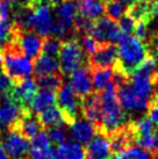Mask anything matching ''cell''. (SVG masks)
Segmentation results:
<instances>
[{
    "label": "cell",
    "mask_w": 158,
    "mask_h": 159,
    "mask_svg": "<svg viewBox=\"0 0 158 159\" xmlns=\"http://www.w3.org/2000/svg\"><path fill=\"white\" fill-rule=\"evenodd\" d=\"M101 108H102V128L99 133L108 137L118 129L124 127L130 120L124 111L116 97V87L110 83L104 91H101Z\"/></svg>",
    "instance_id": "cell-1"
},
{
    "label": "cell",
    "mask_w": 158,
    "mask_h": 159,
    "mask_svg": "<svg viewBox=\"0 0 158 159\" xmlns=\"http://www.w3.org/2000/svg\"><path fill=\"white\" fill-rule=\"evenodd\" d=\"M118 64L113 69L130 77L150 55L149 48L136 36L124 35L118 43Z\"/></svg>",
    "instance_id": "cell-2"
},
{
    "label": "cell",
    "mask_w": 158,
    "mask_h": 159,
    "mask_svg": "<svg viewBox=\"0 0 158 159\" xmlns=\"http://www.w3.org/2000/svg\"><path fill=\"white\" fill-rule=\"evenodd\" d=\"M0 53L2 58V71L15 84L29 78L33 72V62L15 42L7 41Z\"/></svg>",
    "instance_id": "cell-3"
},
{
    "label": "cell",
    "mask_w": 158,
    "mask_h": 159,
    "mask_svg": "<svg viewBox=\"0 0 158 159\" xmlns=\"http://www.w3.org/2000/svg\"><path fill=\"white\" fill-rule=\"evenodd\" d=\"M86 55L79 44L78 40L63 41L61 51L58 55L59 67L63 75H71L75 71L83 67V64L86 62Z\"/></svg>",
    "instance_id": "cell-4"
},
{
    "label": "cell",
    "mask_w": 158,
    "mask_h": 159,
    "mask_svg": "<svg viewBox=\"0 0 158 159\" xmlns=\"http://www.w3.org/2000/svg\"><path fill=\"white\" fill-rule=\"evenodd\" d=\"M56 102L64 116L65 124L71 125L81 113V99L75 93L70 84H64L56 92Z\"/></svg>",
    "instance_id": "cell-5"
},
{
    "label": "cell",
    "mask_w": 158,
    "mask_h": 159,
    "mask_svg": "<svg viewBox=\"0 0 158 159\" xmlns=\"http://www.w3.org/2000/svg\"><path fill=\"white\" fill-rule=\"evenodd\" d=\"M88 34L100 45L118 44L124 36L120 30L118 23L108 16H101L98 20H94Z\"/></svg>",
    "instance_id": "cell-6"
},
{
    "label": "cell",
    "mask_w": 158,
    "mask_h": 159,
    "mask_svg": "<svg viewBox=\"0 0 158 159\" xmlns=\"http://www.w3.org/2000/svg\"><path fill=\"white\" fill-rule=\"evenodd\" d=\"M9 40L15 42L30 61H35L42 53V45H43L44 39L35 31L20 29L13 26Z\"/></svg>",
    "instance_id": "cell-7"
},
{
    "label": "cell",
    "mask_w": 158,
    "mask_h": 159,
    "mask_svg": "<svg viewBox=\"0 0 158 159\" xmlns=\"http://www.w3.org/2000/svg\"><path fill=\"white\" fill-rule=\"evenodd\" d=\"M2 145L9 159H29L30 142L16 129L11 128L2 141Z\"/></svg>",
    "instance_id": "cell-8"
},
{
    "label": "cell",
    "mask_w": 158,
    "mask_h": 159,
    "mask_svg": "<svg viewBox=\"0 0 158 159\" xmlns=\"http://www.w3.org/2000/svg\"><path fill=\"white\" fill-rule=\"evenodd\" d=\"M116 97L126 113L135 114V113H143L145 111H148V108L150 106L149 103L143 101L136 93L134 92L129 80L123 85H120L116 87Z\"/></svg>",
    "instance_id": "cell-9"
},
{
    "label": "cell",
    "mask_w": 158,
    "mask_h": 159,
    "mask_svg": "<svg viewBox=\"0 0 158 159\" xmlns=\"http://www.w3.org/2000/svg\"><path fill=\"white\" fill-rule=\"evenodd\" d=\"M26 111L28 109H25L18 103L12 101L9 94L0 95V131H8L21 119Z\"/></svg>",
    "instance_id": "cell-10"
},
{
    "label": "cell",
    "mask_w": 158,
    "mask_h": 159,
    "mask_svg": "<svg viewBox=\"0 0 158 159\" xmlns=\"http://www.w3.org/2000/svg\"><path fill=\"white\" fill-rule=\"evenodd\" d=\"M118 45L102 44L99 45L97 52L87 59L90 70L97 69H114L118 64Z\"/></svg>",
    "instance_id": "cell-11"
},
{
    "label": "cell",
    "mask_w": 158,
    "mask_h": 159,
    "mask_svg": "<svg viewBox=\"0 0 158 159\" xmlns=\"http://www.w3.org/2000/svg\"><path fill=\"white\" fill-rule=\"evenodd\" d=\"M37 89L39 86L34 78H26L14 85L13 89L9 93V98L22 108L30 109L31 102L37 93Z\"/></svg>",
    "instance_id": "cell-12"
},
{
    "label": "cell",
    "mask_w": 158,
    "mask_h": 159,
    "mask_svg": "<svg viewBox=\"0 0 158 159\" xmlns=\"http://www.w3.org/2000/svg\"><path fill=\"white\" fill-rule=\"evenodd\" d=\"M81 114L85 120L93 123L98 129V133L102 128V108H101V98L99 92L81 99Z\"/></svg>",
    "instance_id": "cell-13"
},
{
    "label": "cell",
    "mask_w": 158,
    "mask_h": 159,
    "mask_svg": "<svg viewBox=\"0 0 158 159\" xmlns=\"http://www.w3.org/2000/svg\"><path fill=\"white\" fill-rule=\"evenodd\" d=\"M53 18H51V7L48 5H40L34 9L31 18L30 29L37 33L43 39L51 35L53 28Z\"/></svg>",
    "instance_id": "cell-14"
},
{
    "label": "cell",
    "mask_w": 158,
    "mask_h": 159,
    "mask_svg": "<svg viewBox=\"0 0 158 159\" xmlns=\"http://www.w3.org/2000/svg\"><path fill=\"white\" fill-rule=\"evenodd\" d=\"M70 85L80 99H84L94 92L92 73L90 67H81L70 75Z\"/></svg>",
    "instance_id": "cell-15"
},
{
    "label": "cell",
    "mask_w": 158,
    "mask_h": 159,
    "mask_svg": "<svg viewBox=\"0 0 158 159\" xmlns=\"http://www.w3.org/2000/svg\"><path fill=\"white\" fill-rule=\"evenodd\" d=\"M108 139H109L113 156L121 155L128 148L135 145L134 135H132V131L129 127V124H126L124 127L118 129L113 134H110L108 136Z\"/></svg>",
    "instance_id": "cell-16"
},
{
    "label": "cell",
    "mask_w": 158,
    "mask_h": 159,
    "mask_svg": "<svg viewBox=\"0 0 158 159\" xmlns=\"http://www.w3.org/2000/svg\"><path fill=\"white\" fill-rule=\"evenodd\" d=\"M34 114L35 113H33L30 109L26 111L21 116V119L12 127V128L16 129L22 136H25L28 139H31L39 133L44 130L41 123H40L39 117Z\"/></svg>",
    "instance_id": "cell-17"
},
{
    "label": "cell",
    "mask_w": 158,
    "mask_h": 159,
    "mask_svg": "<svg viewBox=\"0 0 158 159\" xmlns=\"http://www.w3.org/2000/svg\"><path fill=\"white\" fill-rule=\"evenodd\" d=\"M86 151L87 157L91 159H107L113 155L108 137L101 133H98L91 139L87 144Z\"/></svg>",
    "instance_id": "cell-18"
},
{
    "label": "cell",
    "mask_w": 158,
    "mask_h": 159,
    "mask_svg": "<svg viewBox=\"0 0 158 159\" xmlns=\"http://www.w3.org/2000/svg\"><path fill=\"white\" fill-rule=\"evenodd\" d=\"M71 136L80 144H88L98 134L97 127L85 119H78L70 125Z\"/></svg>",
    "instance_id": "cell-19"
},
{
    "label": "cell",
    "mask_w": 158,
    "mask_h": 159,
    "mask_svg": "<svg viewBox=\"0 0 158 159\" xmlns=\"http://www.w3.org/2000/svg\"><path fill=\"white\" fill-rule=\"evenodd\" d=\"M51 149V139L47 130H42L30 141L29 159H47Z\"/></svg>",
    "instance_id": "cell-20"
},
{
    "label": "cell",
    "mask_w": 158,
    "mask_h": 159,
    "mask_svg": "<svg viewBox=\"0 0 158 159\" xmlns=\"http://www.w3.org/2000/svg\"><path fill=\"white\" fill-rule=\"evenodd\" d=\"M33 71H34V78L57 73L61 72L59 62L57 61V58L41 53L35 61H33Z\"/></svg>",
    "instance_id": "cell-21"
},
{
    "label": "cell",
    "mask_w": 158,
    "mask_h": 159,
    "mask_svg": "<svg viewBox=\"0 0 158 159\" xmlns=\"http://www.w3.org/2000/svg\"><path fill=\"white\" fill-rule=\"evenodd\" d=\"M56 16L57 20L65 25L69 29L75 30L73 28V20L78 14V5L71 0H64L63 2L57 5L56 7Z\"/></svg>",
    "instance_id": "cell-22"
},
{
    "label": "cell",
    "mask_w": 158,
    "mask_h": 159,
    "mask_svg": "<svg viewBox=\"0 0 158 159\" xmlns=\"http://www.w3.org/2000/svg\"><path fill=\"white\" fill-rule=\"evenodd\" d=\"M37 117H39L42 128L45 129V130L53 128V127L64 125V123H65L64 116L62 114L59 107L55 106V105L48 107L47 109H44L41 113H39Z\"/></svg>",
    "instance_id": "cell-23"
},
{
    "label": "cell",
    "mask_w": 158,
    "mask_h": 159,
    "mask_svg": "<svg viewBox=\"0 0 158 159\" xmlns=\"http://www.w3.org/2000/svg\"><path fill=\"white\" fill-rule=\"evenodd\" d=\"M155 0H137L128 7L127 13L135 19V21H152V8Z\"/></svg>",
    "instance_id": "cell-24"
},
{
    "label": "cell",
    "mask_w": 158,
    "mask_h": 159,
    "mask_svg": "<svg viewBox=\"0 0 158 159\" xmlns=\"http://www.w3.org/2000/svg\"><path fill=\"white\" fill-rule=\"evenodd\" d=\"M77 5H78V13L93 21L104 16V14L106 13L105 2L102 0H93V1L79 0Z\"/></svg>",
    "instance_id": "cell-25"
},
{
    "label": "cell",
    "mask_w": 158,
    "mask_h": 159,
    "mask_svg": "<svg viewBox=\"0 0 158 159\" xmlns=\"http://www.w3.org/2000/svg\"><path fill=\"white\" fill-rule=\"evenodd\" d=\"M56 103V93L49 89H40L37 91L34 100L31 102L30 111L33 113H41L42 111L47 109L48 107L53 106Z\"/></svg>",
    "instance_id": "cell-26"
},
{
    "label": "cell",
    "mask_w": 158,
    "mask_h": 159,
    "mask_svg": "<svg viewBox=\"0 0 158 159\" xmlns=\"http://www.w3.org/2000/svg\"><path fill=\"white\" fill-rule=\"evenodd\" d=\"M92 81L94 92H101L110 84L114 79V70L113 69H97L91 70Z\"/></svg>",
    "instance_id": "cell-27"
},
{
    "label": "cell",
    "mask_w": 158,
    "mask_h": 159,
    "mask_svg": "<svg viewBox=\"0 0 158 159\" xmlns=\"http://www.w3.org/2000/svg\"><path fill=\"white\" fill-rule=\"evenodd\" d=\"M59 150L65 159H86L87 151L80 143L75 141H66L62 145H58Z\"/></svg>",
    "instance_id": "cell-28"
},
{
    "label": "cell",
    "mask_w": 158,
    "mask_h": 159,
    "mask_svg": "<svg viewBox=\"0 0 158 159\" xmlns=\"http://www.w3.org/2000/svg\"><path fill=\"white\" fill-rule=\"evenodd\" d=\"M36 81L37 86H40L43 89H49L53 92H57L61 89V86L65 81H64V75L62 72L57 73H53V75H44V77H40V78H34Z\"/></svg>",
    "instance_id": "cell-29"
},
{
    "label": "cell",
    "mask_w": 158,
    "mask_h": 159,
    "mask_svg": "<svg viewBox=\"0 0 158 159\" xmlns=\"http://www.w3.org/2000/svg\"><path fill=\"white\" fill-rule=\"evenodd\" d=\"M127 7L118 0H110L105 2V11L107 16L114 21H118L124 14L127 13Z\"/></svg>",
    "instance_id": "cell-30"
},
{
    "label": "cell",
    "mask_w": 158,
    "mask_h": 159,
    "mask_svg": "<svg viewBox=\"0 0 158 159\" xmlns=\"http://www.w3.org/2000/svg\"><path fill=\"white\" fill-rule=\"evenodd\" d=\"M63 41L55 37V36H48L43 40V45H42V53L50 56V57L57 58L61 51V47Z\"/></svg>",
    "instance_id": "cell-31"
},
{
    "label": "cell",
    "mask_w": 158,
    "mask_h": 159,
    "mask_svg": "<svg viewBox=\"0 0 158 159\" xmlns=\"http://www.w3.org/2000/svg\"><path fill=\"white\" fill-rule=\"evenodd\" d=\"M77 40H78L79 44L81 45V49H83V51L86 55L87 59L97 52L98 48L100 45L90 34H84V35L78 36Z\"/></svg>",
    "instance_id": "cell-32"
},
{
    "label": "cell",
    "mask_w": 158,
    "mask_h": 159,
    "mask_svg": "<svg viewBox=\"0 0 158 159\" xmlns=\"http://www.w3.org/2000/svg\"><path fill=\"white\" fill-rule=\"evenodd\" d=\"M50 136V139L58 145H62L63 143L67 141V130L65 129L64 125H59V127H53L47 130Z\"/></svg>",
    "instance_id": "cell-33"
},
{
    "label": "cell",
    "mask_w": 158,
    "mask_h": 159,
    "mask_svg": "<svg viewBox=\"0 0 158 159\" xmlns=\"http://www.w3.org/2000/svg\"><path fill=\"white\" fill-rule=\"evenodd\" d=\"M121 157L123 159H151V156L144 151L142 148L137 145H132L128 148L127 150L121 153Z\"/></svg>",
    "instance_id": "cell-34"
},
{
    "label": "cell",
    "mask_w": 158,
    "mask_h": 159,
    "mask_svg": "<svg viewBox=\"0 0 158 159\" xmlns=\"http://www.w3.org/2000/svg\"><path fill=\"white\" fill-rule=\"evenodd\" d=\"M118 27L120 30L122 31L123 35H130L132 33L135 31V27H136V21L132 18V15L126 13L122 18L118 20Z\"/></svg>",
    "instance_id": "cell-35"
},
{
    "label": "cell",
    "mask_w": 158,
    "mask_h": 159,
    "mask_svg": "<svg viewBox=\"0 0 158 159\" xmlns=\"http://www.w3.org/2000/svg\"><path fill=\"white\" fill-rule=\"evenodd\" d=\"M14 85H15V83L8 75H5V73H0V95L9 94L11 91L13 89Z\"/></svg>",
    "instance_id": "cell-36"
},
{
    "label": "cell",
    "mask_w": 158,
    "mask_h": 159,
    "mask_svg": "<svg viewBox=\"0 0 158 159\" xmlns=\"http://www.w3.org/2000/svg\"><path fill=\"white\" fill-rule=\"evenodd\" d=\"M146 116L158 127V101H154L148 108Z\"/></svg>",
    "instance_id": "cell-37"
},
{
    "label": "cell",
    "mask_w": 158,
    "mask_h": 159,
    "mask_svg": "<svg viewBox=\"0 0 158 159\" xmlns=\"http://www.w3.org/2000/svg\"><path fill=\"white\" fill-rule=\"evenodd\" d=\"M47 159H65V158H64V156L62 153V151L59 150V148H58V146H55V148H51V149H50Z\"/></svg>",
    "instance_id": "cell-38"
},
{
    "label": "cell",
    "mask_w": 158,
    "mask_h": 159,
    "mask_svg": "<svg viewBox=\"0 0 158 159\" xmlns=\"http://www.w3.org/2000/svg\"><path fill=\"white\" fill-rule=\"evenodd\" d=\"M42 5H48L51 8H55L57 5H59L61 2H63L64 0H40Z\"/></svg>",
    "instance_id": "cell-39"
},
{
    "label": "cell",
    "mask_w": 158,
    "mask_h": 159,
    "mask_svg": "<svg viewBox=\"0 0 158 159\" xmlns=\"http://www.w3.org/2000/svg\"><path fill=\"white\" fill-rule=\"evenodd\" d=\"M150 47H152V48H154V53H155V55H152V56H154L155 59H156V61H157V63H158V37L154 41V42H152V44L150 45Z\"/></svg>",
    "instance_id": "cell-40"
},
{
    "label": "cell",
    "mask_w": 158,
    "mask_h": 159,
    "mask_svg": "<svg viewBox=\"0 0 158 159\" xmlns=\"http://www.w3.org/2000/svg\"><path fill=\"white\" fill-rule=\"evenodd\" d=\"M152 18L158 22V0L154 1V8H152ZM152 19V20H154Z\"/></svg>",
    "instance_id": "cell-41"
},
{
    "label": "cell",
    "mask_w": 158,
    "mask_h": 159,
    "mask_svg": "<svg viewBox=\"0 0 158 159\" xmlns=\"http://www.w3.org/2000/svg\"><path fill=\"white\" fill-rule=\"evenodd\" d=\"M0 159H9V157L7 156V153H6V151L4 149L2 142H0Z\"/></svg>",
    "instance_id": "cell-42"
},
{
    "label": "cell",
    "mask_w": 158,
    "mask_h": 159,
    "mask_svg": "<svg viewBox=\"0 0 158 159\" xmlns=\"http://www.w3.org/2000/svg\"><path fill=\"white\" fill-rule=\"evenodd\" d=\"M118 1H121V2H122V4L124 5V6H126V7L128 8V7H130L132 5L135 4L137 0H118Z\"/></svg>",
    "instance_id": "cell-43"
},
{
    "label": "cell",
    "mask_w": 158,
    "mask_h": 159,
    "mask_svg": "<svg viewBox=\"0 0 158 159\" xmlns=\"http://www.w3.org/2000/svg\"><path fill=\"white\" fill-rule=\"evenodd\" d=\"M151 159H158V150L155 151L154 153L151 155Z\"/></svg>",
    "instance_id": "cell-44"
},
{
    "label": "cell",
    "mask_w": 158,
    "mask_h": 159,
    "mask_svg": "<svg viewBox=\"0 0 158 159\" xmlns=\"http://www.w3.org/2000/svg\"><path fill=\"white\" fill-rule=\"evenodd\" d=\"M107 159H123V158L120 155H116V156H112V157H109V158Z\"/></svg>",
    "instance_id": "cell-45"
},
{
    "label": "cell",
    "mask_w": 158,
    "mask_h": 159,
    "mask_svg": "<svg viewBox=\"0 0 158 159\" xmlns=\"http://www.w3.org/2000/svg\"><path fill=\"white\" fill-rule=\"evenodd\" d=\"M2 69V58H1V53H0V70Z\"/></svg>",
    "instance_id": "cell-46"
},
{
    "label": "cell",
    "mask_w": 158,
    "mask_h": 159,
    "mask_svg": "<svg viewBox=\"0 0 158 159\" xmlns=\"http://www.w3.org/2000/svg\"><path fill=\"white\" fill-rule=\"evenodd\" d=\"M104 2H108V1H110V0H102Z\"/></svg>",
    "instance_id": "cell-47"
},
{
    "label": "cell",
    "mask_w": 158,
    "mask_h": 159,
    "mask_svg": "<svg viewBox=\"0 0 158 159\" xmlns=\"http://www.w3.org/2000/svg\"><path fill=\"white\" fill-rule=\"evenodd\" d=\"M86 1H93V0H86Z\"/></svg>",
    "instance_id": "cell-48"
},
{
    "label": "cell",
    "mask_w": 158,
    "mask_h": 159,
    "mask_svg": "<svg viewBox=\"0 0 158 159\" xmlns=\"http://www.w3.org/2000/svg\"><path fill=\"white\" fill-rule=\"evenodd\" d=\"M86 159H91V158H88V157H87V158H86Z\"/></svg>",
    "instance_id": "cell-49"
},
{
    "label": "cell",
    "mask_w": 158,
    "mask_h": 159,
    "mask_svg": "<svg viewBox=\"0 0 158 159\" xmlns=\"http://www.w3.org/2000/svg\"><path fill=\"white\" fill-rule=\"evenodd\" d=\"M71 1H73V0H71Z\"/></svg>",
    "instance_id": "cell-50"
}]
</instances>
